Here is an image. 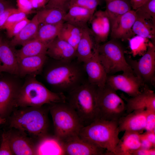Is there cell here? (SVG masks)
Wrapping results in <instances>:
<instances>
[{
  "mask_svg": "<svg viewBox=\"0 0 155 155\" xmlns=\"http://www.w3.org/2000/svg\"><path fill=\"white\" fill-rule=\"evenodd\" d=\"M15 108L8 117L10 127L22 132L36 142L48 135L49 106Z\"/></svg>",
  "mask_w": 155,
  "mask_h": 155,
  "instance_id": "obj_1",
  "label": "cell"
},
{
  "mask_svg": "<svg viewBox=\"0 0 155 155\" xmlns=\"http://www.w3.org/2000/svg\"><path fill=\"white\" fill-rule=\"evenodd\" d=\"M66 97L63 93L52 92L38 81L35 75H29L20 87L16 97L14 108L39 107L65 102Z\"/></svg>",
  "mask_w": 155,
  "mask_h": 155,
  "instance_id": "obj_2",
  "label": "cell"
},
{
  "mask_svg": "<svg viewBox=\"0 0 155 155\" xmlns=\"http://www.w3.org/2000/svg\"><path fill=\"white\" fill-rule=\"evenodd\" d=\"M55 61L46 69L44 78L47 82L59 92L69 93L85 82L84 67L78 63L73 61Z\"/></svg>",
  "mask_w": 155,
  "mask_h": 155,
  "instance_id": "obj_3",
  "label": "cell"
},
{
  "mask_svg": "<svg viewBox=\"0 0 155 155\" xmlns=\"http://www.w3.org/2000/svg\"><path fill=\"white\" fill-rule=\"evenodd\" d=\"M118 121L97 119L81 129V138L106 150L107 155H115L119 141Z\"/></svg>",
  "mask_w": 155,
  "mask_h": 155,
  "instance_id": "obj_4",
  "label": "cell"
},
{
  "mask_svg": "<svg viewBox=\"0 0 155 155\" xmlns=\"http://www.w3.org/2000/svg\"><path fill=\"white\" fill-rule=\"evenodd\" d=\"M98 88L88 81L69 92L66 100L75 111L84 126L97 119Z\"/></svg>",
  "mask_w": 155,
  "mask_h": 155,
  "instance_id": "obj_5",
  "label": "cell"
},
{
  "mask_svg": "<svg viewBox=\"0 0 155 155\" xmlns=\"http://www.w3.org/2000/svg\"><path fill=\"white\" fill-rule=\"evenodd\" d=\"M52 118L54 135L63 142L75 136H79L83 127L77 114L66 101L49 104Z\"/></svg>",
  "mask_w": 155,
  "mask_h": 155,
  "instance_id": "obj_6",
  "label": "cell"
},
{
  "mask_svg": "<svg viewBox=\"0 0 155 155\" xmlns=\"http://www.w3.org/2000/svg\"><path fill=\"white\" fill-rule=\"evenodd\" d=\"M97 119L118 121L127 114L126 104L116 91L106 84L98 88Z\"/></svg>",
  "mask_w": 155,
  "mask_h": 155,
  "instance_id": "obj_7",
  "label": "cell"
},
{
  "mask_svg": "<svg viewBox=\"0 0 155 155\" xmlns=\"http://www.w3.org/2000/svg\"><path fill=\"white\" fill-rule=\"evenodd\" d=\"M100 61L108 75L117 72H133L124 55L122 46L112 39L98 46Z\"/></svg>",
  "mask_w": 155,
  "mask_h": 155,
  "instance_id": "obj_8",
  "label": "cell"
},
{
  "mask_svg": "<svg viewBox=\"0 0 155 155\" xmlns=\"http://www.w3.org/2000/svg\"><path fill=\"white\" fill-rule=\"evenodd\" d=\"M20 85L15 79L0 73V117L7 119L14 108L15 100Z\"/></svg>",
  "mask_w": 155,
  "mask_h": 155,
  "instance_id": "obj_9",
  "label": "cell"
},
{
  "mask_svg": "<svg viewBox=\"0 0 155 155\" xmlns=\"http://www.w3.org/2000/svg\"><path fill=\"white\" fill-rule=\"evenodd\" d=\"M127 61L134 73L143 82L154 80L155 71L154 43L150 41L147 51L138 60L129 59Z\"/></svg>",
  "mask_w": 155,
  "mask_h": 155,
  "instance_id": "obj_10",
  "label": "cell"
},
{
  "mask_svg": "<svg viewBox=\"0 0 155 155\" xmlns=\"http://www.w3.org/2000/svg\"><path fill=\"white\" fill-rule=\"evenodd\" d=\"M143 83L133 72H125L117 75H107L106 84L116 91L120 90L133 97L141 92L140 88Z\"/></svg>",
  "mask_w": 155,
  "mask_h": 155,
  "instance_id": "obj_11",
  "label": "cell"
},
{
  "mask_svg": "<svg viewBox=\"0 0 155 155\" xmlns=\"http://www.w3.org/2000/svg\"><path fill=\"white\" fill-rule=\"evenodd\" d=\"M65 155H107L105 149L81 138L79 136L70 137L62 142Z\"/></svg>",
  "mask_w": 155,
  "mask_h": 155,
  "instance_id": "obj_12",
  "label": "cell"
},
{
  "mask_svg": "<svg viewBox=\"0 0 155 155\" xmlns=\"http://www.w3.org/2000/svg\"><path fill=\"white\" fill-rule=\"evenodd\" d=\"M97 44L93 55L84 62L83 67L88 76V82L98 88L106 84L108 74L99 59Z\"/></svg>",
  "mask_w": 155,
  "mask_h": 155,
  "instance_id": "obj_13",
  "label": "cell"
},
{
  "mask_svg": "<svg viewBox=\"0 0 155 155\" xmlns=\"http://www.w3.org/2000/svg\"><path fill=\"white\" fill-rule=\"evenodd\" d=\"M9 131L11 147L13 155H35L36 141L17 129L11 128Z\"/></svg>",
  "mask_w": 155,
  "mask_h": 155,
  "instance_id": "obj_14",
  "label": "cell"
},
{
  "mask_svg": "<svg viewBox=\"0 0 155 155\" xmlns=\"http://www.w3.org/2000/svg\"><path fill=\"white\" fill-rule=\"evenodd\" d=\"M136 18L135 10L131 9L120 17L111 27L113 39L128 40L135 35L132 28Z\"/></svg>",
  "mask_w": 155,
  "mask_h": 155,
  "instance_id": "obj_15",
  "label": "cell"
},
{
  "mask_svg": "<svg viewBox=\"0 0 155 155\" xmlns=\"http://www.w3.org/2000/svg\"><path fill=\"white\" fill-rule=\"evenodd\" d=\"M13 46L1 36L0 38V73L19 75L18 60Z\"/></svg>",
  "mask_w": 155,
  "mask_h": 155,
  "instance_id": "obj_16",
  "label": "cell"
},
{
  "mask_svg": "<svg viewBox=\"0 0 155 155\" xmlns=\"http://www.w3.org/2000/svg\"><path fill=\"white\" fill-rule=\"evenodd\" d=\"M91 26V33L96 42L98 44L107 39L111 31L110 20L105 11L95 12L89 21Z\"/></svg>",
  "mask_w": 155,
  "mask_h": 155,
  "instance_id": "obj_17",
  "label": "cell"
},
{
  "mask_svg": "<svg viewBox=\"0 0 155 155\" xmlns=\"http://www.w3.org/2000/svg\"><path fill=\"white\" fill-rule=\"evenodd\" d=\"M146 111L135 110L123 116L118 120L120 132L131 131L141 133L145 130Z\"/></svg>",
  "mask_w": 155,
  "mask_h": 155,
  "instance_id": "obj_18",
  "label": "cell"
},
{
  "mask_svg": "<svg viewBox=\"0 0 155 155\" xmlns=\"http://www.w3.org/2000/svg\"><path fill=\"white\" fill-rule=\"evenodd\" d=\"M47 55L56 60L69 62L76 57V50L67 42L57 37L49 44Z\"/></svg>",
  "mask_w": 155,
  "mask_h": 155,
  "instance_id": "obj_19",
  "label": "cell"
},
{
  "mask_svg": "<svg viewBox=\"0 0 155 155\" xmlns=\"http://www.w3.org/2000/svg\"><path fill=\"white\" fill-rule=\"evenodd\" d=\"M125 100L127 114L139 110L155 111V94L152 90L144 89L136 96Z\"/></svg>",
  "mask_w": 155,
  "mask_h": 155,
  "instance_id": "obj_20",
  "label": "cell"
},
{
  "mask_svg": "<svg viewBox=\"0 0 155 155\" xmlns=\"http://www.w3.org/2000/svg\"><path fill=\"white\" fill-rule=\"evenodd\" d=\"M46 55L27 57L18 59L19 75H35L41 71L46 61Z\"/></svg>",
  "mask_w": 155,
  "mask_h": 155,
  "instance_id": "obj_21",
  "label": "cell"
},
{
  "mask_svg": "<svg viewBox=\"0 0 155 155\" xmlns=\"http://www.w3.org/2000/svg\"><path fill=\"white\" fill-rule=\"evenodd\" d=\"M90 30L87 26L84 28L76 49V57L79 62L84 63L93 55L97 44Z\"/></svg>",
  "mask_w": 155,
  "mask_h": 155,
  "instance_id": "obj_22",
  "label": "cell"
},
{
  "mask_svg": "<svg viewBox=\"0 0 155 155\" xmlns=\"http://www.w3.org/2000/svg\"><path fill=\"white\" fill-rule=\"evenodd\" d=\"M35 155H65L63 142L48 134L36 142Z\"/></svg>",
  "mask_w": 155,
  "mask_h": 155,
  "instance_id": "obj_23",
  "label": "cell"
},
{
  "mask_svg": "<svg viewBox=\"0 0 155 155\" xmlns=\"http://www.w3.org/2000/svg\"><path fill=\"white\" fill-rule=\"evenodd\" d=\"M115 149V155H132L141 147L140 133L125 131Z\"/></svg>",
  "mask_w": 155,
  "mask_h": 155,
  "instance_id": "obj_24",
  "label": "cell"
},
{
  "mask_svg": "<svg viewBox=\"0 0 155 155\" xmlns=\"http://www.w3.org/2000/svg\"><path fill=\"white\" fill-rule=\"evenodd\" d=\"M68 10L64 18V21L82 28L87 27V23L94 14L87 9L76 5L69 6Z\"/></svg>",
  "mask_w": 155,
  "mask_h": 155,
  "instance_id": "obj_25",
  "label": "cell"
},
{
  "mask_svg": "<svg viewBox=\"0 0 155 155\" xmlns=\"http://www.w3.org/2000/svg\"><path fill=\"white\" fill-rule=\"evenodd\" d=\"M39 23L36 14L30 22L16 35L12 38L9 42L12 46L23 45L35 39Z\"/></svg>",
  "mask_w": 155,
  "mask_h": 155,
  "instance_id": "obj_26",
  "label": "cell"
},
{
  "mask_svg": "<svg viewBox=\"0 0 155 155\" xmlns=\"http://www.w3.org/2000/svg\"><path fill=\"white\" fill-rule=\"evenodd\" d=\"M131 8L130 1L127 0H106L105 11L110 20L111 27L120 17L131 10Z\"/></svg>",
  "mask_w": 155,
  "mask_h": 155,
  "instance_id": "obj_27",
  "label": "cell"
},
{
  "mask_svg": "<svg viewBox=\"0 0 155 155\" xmlns=\"http://www.w3.org/2000/svg\"><path fill=\"white\" fill-rule=\"evenodd\" d=\"M67 12L60 8L45 7L38 11L36 14L39 24H56L64 21Z\"/></svg>",
  "mask_w": 155,
  "mask_h": 155,
  "instance_id": "obj_28",
  "label": "cell"
},
{
  "mask_svg": "<svg viewBox=\"0 0 155 155\" xmlns=\"http://www.w3.org/2000/svg\"><path fill=\"white\" fill-rule=\"evenodd\" d=\"M48 45L36 39L26 43L16 51L18 60L22 58L42 55H46Z\"/></svg>",
  "mask_w": 155,
  "mask_h": 155,
  "instance_id": "obj_29",
  "label": "cell"
},
{
  "mask_svg": "<svg viewBox=\"0 0 155 155\" xmlns=\"http://www.w3.org/2000/svg\"><path fill=\"white\" fill-rule=\"evenodd\" d=\"M84 28L64 22L57 37L67 42L76 49Z\"/></svg>",
  "mask_w": 155,
  "mask_h": 155,
  "instance_id": "obj_30",
  "label": "cell"
},
{
  "mask_svg": "<svg viewBox=\"0 0 155 155\" xmlns=\"http://www.w3.org/2000/svg\"><path fill=\"white\" fill-rule=\"evenodd\" d=\"M64 22L56 24H39L35 39L49 45L58 36Z\"/></svg>",
  "mask_w": 155,
  "mask_h": 155,
  "instance_id": "obj_31",
  "label": "cell"
},
{
  "mask_svg": "<svg viewBox=\"0 0 155 155\" xmlns=\"http://www.w3.org/2000/svg\"><path fill=\"white\" fill-rule=\"evenodd\" d=\"M132 29L135 35L148 38L155 43V23L136 17Z\"/></svg>",
  "mask_w": 155,
  "mask_h": 155,
  "instance_id": "obj_32",
  "label": "cell"
},
{
  "mask_svg": "<svg viewBox=\"0 0 155 155\" xmlns=\"http://www.w3.org/2000/svg\"><path fill=\"white\" fill-rule=\"evenodd\" d=\"M131 53L134 57L142 56L146 52L150 41L148 38L135 35L128 40Z\"/></svg>",
  "mask_w": 155,
  "mask_h": 155,
  "instance_id": "obj_33",
  "label": "cell"
},
{
  "mask_svg": "<svg viewBox=\"0 0 155 155\" xmlns=\"http://www.w3.org/2000/svg\"><path fill=\"white\" fill-rule=\"evenodd\" d=\"M134 10L137 17L155 23V0H147Z\"/></svg>",
  "mask_w": 155,
  "mask_h": 155,
  "instance_id": "obj_34",
  "label": "cell"
},
{
  "mask_svg": "<svg viewBox=\"0 0 155 155\" xmlns=\"http://www.w3.org/2000/svg\"><path fill=\"white\" fill-rule=\"evenodd\" d=\"M100 3V0H70L68 7L71 5L78 6L87 9L94 13Z\"/></svg>",
  "mask_w": 155,
  "mask_h": 155,
  "instance_id": "obj_35",
  "label": "cell"
},
{
  "mask_svg": "<svg viewBox=\"0 0 155 155\" xmlns=\"http://www.w3.org/2000/svg\"><path fill=\"white\" fill-rule=\"evenodd\" d=\"M30 20L26 17L7 29L6 30L7 37L11 38L16 35L30 22Z\"/></svg>",
  "mask_w": 155,
  "mask_h": 155,
  "instance_id": "obj_36",
  "label": "cell"
},
{
  "mask_svg": "<svg viewBox=\"0 0 155 155\" xmlns=\"http://www.w3.org/2000/svg\"><path fill=\"white\" fill-rule=\"evenodd\" d=\"M13 155L11 149L9 137V131H5L2 135L0 146V155Z\"/></svg>",
  "mask_w": 155,
  "mask_h": 155,
  "instance_id": "obj_37",
  "label": "cell"
},
{
  "mask_svg": "<svg viewBox=\"0 0 155 155\" xmlns=\"http://www.w3.org/2000/svg\"><path fill=\"white\" fill-rule=\"evenodd\" d=\"M26 13L19 11L13 13L8 18L0 30H6L14 24L26 17Z\"/></svg>",
  "mask_w": 155,
  "mask_h": 155,
  "instance_id": "obj_38",
  "label": "cell"
},
{
  "mask_svg": "<svg viewBox=\"0 0 155 155\" xmlns=\"http://www.w3.org/2000/svg\"><path fill=\"white\" fill-rule=\"evenodd\" d=\"M146 125L145 130L146 131H155V111L146 110Z\"/></svg>",
  "mask_w": 155,
  "mask_h": 155,
  "instance_id": "obj_39",
  "label": "cell"
},
{
  "mask_svg": "<svg viewBox=\"0 0 155 155\" xmlns=\"http://www.w3.org/2000/svg\"><path fill=\"white\" fill-rule=\"evenodd\" d=\"M70 0H49L45 6L48 8H58L67 11Z\"/></svg>",
  "mask_w": 155,
  "mask_h": 155,
  "instance_id": "obj_40",
  "label": "cell"
},
{
  "mask_svg": "<svg viewBox=\"0 0 155 155\" xmlns=\"http://www.w3.org/2000/svg\"><path fill=\"white\" fill-rule=\"evenodd\" d=\"M18 10L26 14L31 12L33 9L30 0H16Z\"/></svg>",
  "mask_w": 155,
  "mask_h": 155,
  "instance_id": "obj_41",
  "label": "cell"
},
{
  "mask_svg": "<svg viewBox=\"0 0 155 155\" xmlns=\"http://www.w3.org/2000/svg\"><path fill=\"white\" fill-rule=\"evenodd\" d=\"M19 11L18 9H9L0 14V28L5 24L9 17L12 14Z\"/></svg>",
  "mask_w": 155,
  "mask_h": 155,
  "instance_id": "obj_42",
  "label": "cell"
},
{
  "mask_svg": "<svg viewBox=\"0 0 155 155\" xmlns=\"http://www.w3.org/2000/svg\"><path fill=\"white\" fill-rule=\"evenodd\" d=\"M155 148L150 149L140 148L134 152L132 155H155Z\"/></svg>",
  "mask_w": 155,
  "mask_h": 155,
  "instance_id": "obj_43",
  "label": "cell"
},
{
  "mask_svg": "<svg viewBox=\"0 0 155 155\" xmlns=\"http://www.w3.org/2000/svg\"><path fill=\"white\" fill-rule=\"evenodd\" d=\"M140 139L141 148L145 149H150L155 148L147 139L144 133L140 134Z\"/></svg>",
  "mask_w": 155,
  "mask_h": 155,
  "instance_id": "obj_44",
  "label": "cell"
},
{
  "mask_svg": "<svg viewBox=\"0 0 155 155\" xmlns=\"http://www.w3.org/2000/svg\"><path fill=\"white\" fill-rule=\"evenodd\" d=\"M30 0L33 9H40L45 7L49 0Z\"/></svg>",
  "mask_w": 155,
  "mask_h": 155,
  "instance_id": "obj_45",
  "label": "cell"
},
{
  "mask_svg": "<svg viewBox=\"0 0 155 155\" xmlns=\"http://www.w3.org/2000/svg\"><path fill=\"white\" fill-rule=\"evenodd\" d=\"M14 8L11 3L8 0H0V14L6 10Z\"/></svg>",
  "mask_w": 155,
  "mask_h": 155,
  "instance_id": "obj_46",
  "label": "cell"
},
{
  "mask_svg": "<svg viewBox=\"0 0 155 155\" xmlns=\"http://www.w3.org/2000/svg\"><path fill=\"white\" fill-rule=\"evenodd\" d=\"M144 134L147 139L155 147V131H146Z\"/></svg>",
  "mask_w": 155,
  "mask_h": 155,
  "instance_id": "obj_47",
  "label": "cell"
},
{
  "mask_svg": "<svg viewBox=\"0 0 155 155\" xmlns=\"http://www.w3.org/2000/svg\"><path fill=\"white\" fill-rule=\"evenodd\" d=\"M147 0H130V3L133 10H135L144 3Z\"/></svg>",
  "mask_w": 155,
  "mask_h": 155,
  "instance_id": "obj_48",
  "label": "cell"
},
{
  "mask_svg": "<svg viewBox=\"0 0 155 155\" xmlns=\"http://www.w3.org/2000/svg\"><path fill=\"white\" fill-rule=\"evenodd\" d=\"M6 119L0 117V125L5 123L6 121Z\"/></svg>",
  "mask_w": 155,
  "mask_h": 155,
  "instance_id": "obj_49",
  "label": "cell"
},
{
  "mask_svg": "<svg viewBox=\"0 0 155 155\" xmlns=\"http://www.w3.org/2000/svg\"><path fill=\"white\" fill-rule=\"evenodd\" d=\"M1 36L0 35V37H1Z\"/></svg>",
  "mask_w": 155,
  "mask_h": 155,
  "instance_id": "obj_50",
  "label": "cell"
}]
</instances>
